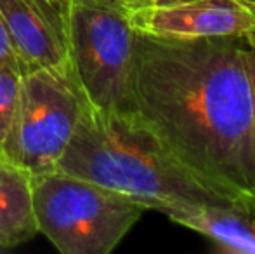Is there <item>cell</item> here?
Segmentation results:
<instances>
[{"mask_svg":"<svg viewBox=\"0 0 255 254\" xmlns=\"http://www.w3.org/2000/svg\"><path fill=\"white\" fill-rule=\"evenodd\" d=\"M132 113L161 152L219 202L255 197L245 38L168 40L135 31Z\"/></svg>","mask_w":255,"mask_h":254,"instance_id":"6da1fadb","label":"cell"},{"mask_svg":"<svg viewBox=\"0 0 255 254\" xmlns=\"http://www.w3.org/2000/svg\"><path fill=\"white\" fill-rule=\"evenodd\" d=\"M56 169L168 218L200 204L219 202L161 152L134 113H103L87 103Z\"/></svg>","mask_w":255,"mask_h":254,"instance_id":"7a4b0ae2","label":"cell"},{"mask_svg":"<svg viewBox=\"0 0 255 254\" xmlns=\"http://www.w3.org/2000/svg\"><path fill=\"white\" fill-rule=\"evenodd\" d=\"M38 234L63 254H108L134 225L144 207L84 178L63 173L31 176Z\"/></svg>","mask_w":255,"mask_h":254,"instance_id":"3957f363","label":"cell"},{"mask_svg":"<svg viewBox=\"0 0 255 254\" xmlns=\"http://www.w3.org/2000/svg\"><path fill=\"white\" fill-rule=\"evenodd\" d=\"M134 47L127 9L106 0L68 2V64L91 108L132 113Z\"/></svg>","mask_w":255,"mask_h":254,"instance_id":"277c9868","label":"cell"},{"mask_svg":"<svg viewBox=\"0 0 255 254\" xmlns=\"http://www.w3.org/2000/svg\"><path fill=\"white\" fill-rule=\"evenodd\" d=\"M85 99L70 66L21 73L19 96L3 157L33 174L56 169Z\"/></svg>","mask_w":255,"mask_h":254,"instance_id":"5b68a950","label":"cell"},{"mask_svg":"<svg viewBox=\"0 0 255 254\" xmlns=\"http://www.w3.org/2000/svg\"><path fill=\"white\" fill-rule=\"evenodd\" d=\"M127 14L137 33L168 40L255 35V16L240 0H141Z\"/></svg>","mask_w":255,"mask_h":254,"instance_id":"8992f818","label":"cell"},{"mask_svg":"<svg viewBox=\"0 0 255 254\" xmlns=\"http://www.w3.org/2000/svg\"><path fill=\"white\" fill-rule=\"evenodd\" d=\"M70 0H0V14L21 70L68 64Z\"/></svg>","mask_w":255,"mask_h":254,"instance_id":"52a82bcc","label":"cell"},{"mask_svg":"<svg viewBox=\"0 0 255 254\" xmlns=\"http://www.w3.org/2000/svg\"><path fill=\"white\" fill-rule=\"evenodd\" d=\"M170 220L207 237L224 253L255 254V197L200 204Z\"/></svg>","mask_w":255,"mask_h":254,"instance_id":"ba28073f","label":"cell"},{"mask_svg":"<svg viewBox=\"0 0 255 254\" xmlns=\"http://www.w3.org/2000/svg\"><path fill=\"white\" fill-rule=\"evenodd\" d=\"M37 234L31 174L0 153V248H16Z\"/></svg>","mask_w":255,"mask_h":254,"instance_id":"9c48e42d","label":"cell"},{"mask_svg":"<svg viewBox=\"0 0 255 254\" xmlns=\"http://www.w3.org/2000/svg\"><path fill=\"white\" fill-rule=\"evenodd\" d=\"M21 71L16 68L0 64V153L3 155L14 112H16L17 96H19Z\"/></svg>","mask_w":255,"mask_h":254,"instance_id":"30bf717a","label":"cell"},{"mask_svg":"<svg viewBox=\"0 0 255 254\" xmlns=\"http://www.w3.org/2000/svg\"><path fill=\"white\" fill-rule=\"evenodd\" d=\"M0 64H5V66L16 68L23 73L21 70V63L16 56V51L12 47V42L9 38V33H7L5 23L2 19V14H0Z\"/></svg>","mask_w":255,"mask_h":254,"instance_id":"8fae6325","label":"cell"},{"mask_svg":"<svg viewBox=\"0 0 255 254\" xmlns=\"http://www.w3.org/2000/svg\"><path fill=\"white\" fill-rule=\"evenodd\" d=\"M245 64L249 71L250 80V94H252V115H254V127H255V35L245 38Z\"/></svg>","mask_w":255,"mask_h":254,"instance_id":"7c38bea8","label":"cell"},{"mask_svg":"<svg viewBox=\"0 0 255 254\" xmlns=\"http://www.w3.org/2000/svg\"><path fill=\"white\" fill-rule=\"evenodd\" d=\"M106 2H113V3H117V5H120V7H124V9H130V7H134L137 2H141V0H106Z\"/></svg>","mask_w":255,"mask_h":254,"instance_id":"4fadbf2b","label":"cell"},{"mask_svg":"<svg viewBox=\"0 0 255 254\" xmlns=\"http://www.w3.org/2000/svg\"><path fill=\"white\" fill-rule=\"evenodd\" d=\"M240 2H242L243 5H245L247 9H249L250 12H252L254 16H255V0H240Z\"/></svg>","mask_w":255,"mask_h":254,"instance_id":"5bb4252c","label":"cell"}]
</instances>
